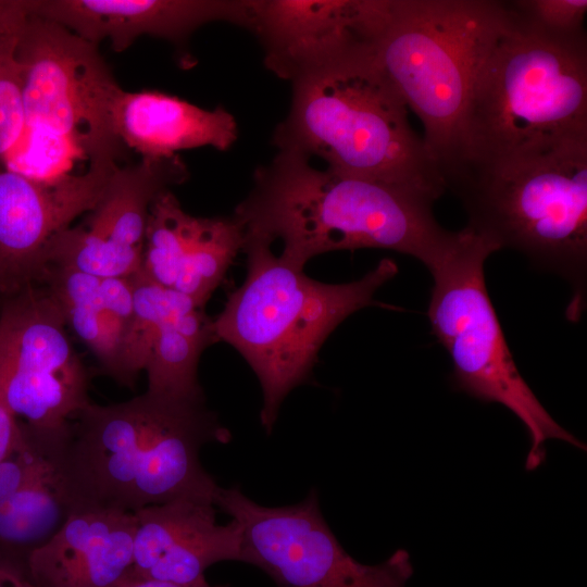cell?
Listing matches in <instances>:
<instances>
[{
	"label": "cell",
	"instance_id": "obj_1",
	"mask_svg": "<svg viewBox=\"0 0 587 587\" xmlns=\"http://www.w3.org/2000/svg\"><path fill=\"white\" fill-rule=\"evenodd\" d=\"M438 198L414 188L317 168L309 158L278 151L253 175L234 216L245 239L272 247L292 265L340 250L385 249L410 255L427 270L459 242L462 230L435 218Z\"/></svg>",
	"mask_w": 587,
	"mask_h": 587
},
{
	"label": "cell",
	"instance_id": "obj_2",
	"mask_svg": "<svg viewBox=\"0 0 587 587\" xmlns=\"http://www.w3.org/2000/svg\"><path fill=\"white\" fill-rule=\"evenodd\" d=\"M247 274L213 319L218 341L235 348L255 374L263 395L261 425L271 433L283 401L310 383L329 335L351 314L385 307L374 296L398 273L382 259L357 280L330 284L309 277L265 242L245 239Z\"/></svg>",
	"mask_w": 587,
	"mask_h": 587
},
{
	"label": "cell",
	"instance_id": "obj_3",
	"mask_svg": "<svg viewBox=\"0 0 587 587\" xmlns=\"http://www.w3.org/2000/svg\"><path fill=\"white\" fill-rule=\"evenodd\" d=\"M229 439L204 400L147 391L115 404L89 402L70 422L71 462L85 504L130 513L183 497L214 500L220 486L200 450Z\"/></svg>",
	"mask_w": 587,
	"mask_h": 587
},
{
	"label": "cell",
	"instance_id": "obj_4",
	"mask_svg": "<svg viewBox=\"0 0 587 587\" xmlns=\"http://www.w3.org/2000/svg\"><path fill=\"white\" fill-rule=\"evenodd\" d=\"M291 84L289 112L273 135L278 151L320 158L338 173L444 195L440 173L373 46Z\"/></svg>",
	"mask_w": 587,
	"mask_h": 587
},
{
	"label": "cell",
	"instance_id": "obj_5",
	"mask_svg": "<svg viewBox=\"0 0 587 587\" xmlns=\"http://www.w3.org/2000/svg\"><path fill=\"white\" fill-rule=\"evenodd\" d=\"M466 228L512 249L572 286L566 314L580 317L587 286V136L532 153L464 165L446 180Z\"/></svg>",
	"mask_w": 587,
	"mask_h": 587
},
{
	"label": "cell",
	"instance_id": "obj_6",
	"mask_svg": "<svg viewBox=\"0 0 587 587\" xmlns=\"http://www.w3.org/2000/svg\"><path fill=\"white\" fill-rule=\"evenodd\" d=\"M580 136H587L586 37L550 38L527 29L512 13L478 70L458 161L445 182L464 165L532 153Z\"/></svg>",
	"mask_w": 587,
	"mask_h": 587
},
{
	"label": "cell",
	"instance_id": "obj_7",
	"mask_svg": "<svg viewBox=\"0 0 587 587\" xmlns=\"http://www.w3.org/2000/svg\"><path fill=\"white\" fill-rule=\"evenodd\" d=\"M511 20L508 1L389 0L373 52L421 120L444 183L458 161L478 70Z\"/></svg>",
	"mask_w": 587,
	"mask_h": 587
},
{
	"label": "cell",
	"instance_id": "obj_8",
	"mask_svg": "<svg viewBox=\"0 0 587 587\" xmlns=\"http://www.w3.org/2000/svg\"><path fill=\"white\" fill-rule=\"evenodd\" d=\"M496 251L490 241L463 228L458 245L428 270L427 317L450 357L453 387L503 405L524 425L529 441L524 466L530 472L545 462L548 440L586 448L551 416L515 364L485 280V262Z\"/></svg>",
	"mask_w": 587,
	"mask_h": 587
},
{
	"label": "cell",
	"instance_id": "obj_9",
	"mask_svg": "<svg viewBox=\"0 0 587 587\" xmlns=\"http://www.w3.org/2000/svg\"><path fill=\"white\" fill-rule=\"evenodd\" d=\"M17 58L27 127L72 142L89 162L116 163L124 145L112 110L122 88L98 46L27 13Z\"/></svg>",
	"mask_w": 587,
	"mask_h": 587
},
{
	"label": "cell",
	"instance_id": "obj_10",
	"mask_svg": "<svg viewBox=\"0 0 587 587\" xmlns=\"http://www.w3.org/2000/svg\"><path fill=\"white\" fill-rule=\"evenodd\" d=\"M214 504L241 530V562L263 571L276 587H407L414 574L409 551L377 564L359 562L326 523L316 489L300 502L264 507L238 487H218Z\"/></svg>",
	"mask_w": 587,
	"mask_h": 587
},
{
	"label": "cell",
	"instance_id": "obj_11",
	"mask_svg": "<svg viewBox=\"0 0 587 587\" xmlns=\"http://www.w3.org/2000/svg\"><path fill=\"white\" fill-rule=\"evenodd\" d=\"M46 285L0 299V396L24 425L66 427L89 402L85 366Z\"/></svg>",
	"mask_w": 587,
	"mask_h": 587
},
{
	"label": "cell",
	"instance_id": "obj_12",
	"mask_svg": "<svg viewBox=\"0 0 587 587\" xmlns=\"http://www.w3.org/2000/svg\"><path fill=\"white\" fill-rule=\"evenodd\" d=\"M0 462V562L26 577L29 557L86 505L70 454V424L36 429Z\"/></svg>",
	"mask_w": 587,
	"mask_h": 587
},
{
	"label": "cell",
	"instance_id": "obj_13",
	"mask_svg": "<svg viewBox=\"0 0 587 587\" xmlns=\"http://www.w3.org/2000/svg\"><path fill=\"white\" fill-rule=\"evenodd\" d=\"M117 164L40 179L0 168V299L38 283L53 239L98 203Z\"/></svg>",
	"mask_w": 587,
	"mask_h": 587
},
{
	"label": "cell",
	"instance_id": "obj_14",
	"mask_svg": "<svg viewBox=\"0 0 587 587\" xmlns=\"http://www.w3.org/2000/svg\"><path fill=\"white\" fill-rule=\"evenodd\" d=\"M264 65L291 83L373 46L389 0H247Z\"/></svg>",
	"mask_w": 587,
	"mask_h": 587
},
{
	"label": "cell",
	"instance_id": "obj_15",
	"mask_svg": "<svg viewBox=\"0 0 587 587\" xmlns=\"http://www.w3.org/2000/svg\"><path fill=\"white\" fill-rule=\"evenodd\" d=\"M134 313L124 361L134 374L147 372V392L174 400L203 401L198 364L217 342L213 319L190 298L164 288L141 272L133 276Z\"/></svg>",
	"mask_w": 587,
	"mask_h": 587
},
{
	"label": "cell",
	"instance_id": "obj_16",
	"mask_svg": "<svg viewBox=\"0 0 587 587\" xmlns=\"http://www.w3.org/2000/svg\"><path fill=\"white\" fill-rule=\"evenodd\" d=\"M243 245L245 228L234 215L193 216L167 189L149 210L140 272L204 308Z\"/></svg>",
	"mask_w": 587,
	"mask_h": 587
},
{
	"label": "cell",
	"instance_id": "obj_17",
	"mask_svg": "<svg viewBox=\"0 0 587 587\" xmlns=\"http://www.w3.org/2000/svg\"><path fill=\"white\" fill-rule=\"evenodd\" d=\"M134 515L133 576L196 584L215 563L241 562L239 524L232 519L220 524L211 498H177Z\"/></svg>",
	"mask_w": 587,
	"mask_h": 587
},
{
	"label": "cell",
	"instance_id": "obj_18",
	"mask_svg": "<svg viewBox=\"0 0 587 587\" xmlns=\"http://www.w3.org/2000/svg\"><path fill=\"white\" fill-rule=\"evenodd\" d=\"M24 7L92 45L108 40L117 52L142 35L180 45L208 23L246 28L248 22L247 0H24Z\"/></svg>",
	"mask_w": 587,
	"mask_h": 587
},
{
	"label": "cell",
	"instance_id": "obj_19",
	"mask_svg": "<svg viewBox=\"0 0 587 587\" xmlns=\"http://www.w3.org/2000/svg\"><path fill=\"white\" fill-rule=\"evenodd\" d=\"M134 513L86 504L28 559L32 587H117L130 572Z\"/></svg>",
	"mask_w": 587,
	"mask_h": 587
},
{
	"label": "cell",
	"instance_id": "obj_20",
	"mask_svg": "<svg viewBox=\"0 0 587 587\" xmlns=\"http://www.w3.org/2000/svg\"><path fill=\"white\" fill-rule=\"evenodd\" d=\"M115 135L142 159L171 158L180 150L210 146L228 150L237 123L223 108L207 110L157 90H121L112 110Z\"/></svg>",
	"mask_w": 587,
	"mask_h": 587
},
{
	"label": "cell",
	"instance_id": "obj_21",
	"mask_svg": "<svg viewBox=\"0 0 587 587\" xmlns=\"http://www.w3.org/2000/svg\"><path fill=\"white\" fill-rule=\"evenodd\" d=\"M38 283L55 299L67 327L121 383L123 349L134 313L133 276L98 277L49 265Z\"/></svg>",
	"mask_w": 587,
	"mask_h": 587
},
{
	"label": "cell",
	"instance_id": "obj_22",
	"mask_svg": "<svg viewBox=\"0 0 587 587\" xmlns=\"http://www.w3.org/2000/svg\"><path fill=\"white\" fill-rule=\"evenodd\" d=\"M188 176L179 154L141 159L135 165L117 166L98 203L80 225L96 238L142 264L152 201L160 192L183 184Z\"/></svg>",
	"mask_w": 587,
	"mask_h": 587
},
{
	"label": "cell",
	"instance_id": "obj_23",
	"mask_svg": "<svg viewBox=\"0 0 587 587\" xmlns=\"http://www.w3.org/2000/svg\"><path fill=\"white\" fill-rule=\"evenodd\" d=\"M26 18L24 0H0V160L27 128L24 74L17 58Z\"/></svg>",
	"mask_w": 587,
	"mask_h": 587
},
{
	"label": "cell",
	"instance_id": "obj_24",
	"mask_svg": "<svg viewBox=\"0 0 587 587\" xmlns=\"http://www.w3.org/2000/svg\"><path fill=\"white\" fill-rule=\"evenodd\" d=\"M508 3L516 21L532 32L561 40L586 37V0H520Z\"/></svg>",
	"mask_w": 587,
	"mask_h": 587
},
{
	"label": "cell",
	"instance_id": "obj_25",
	"mask_svg": "<svg viewBox=\"0 0 587 587\" xmlns=\"http://www.w3.org/2000/svg\"><path fill=\"white\" fill-rule=\"evenodd\" d=\"M23 438V426L0 396V462Z\"/></svg>",
	"mask_w": 587,
	"mask_h": 587
},
{
	"label": "cell",
	"instance_id": "obj_26",
	"mask_svg": "<svg viewBox=\"0 0 587 587\" xmlns=\"http://www.w3.org/2000/svg\"><path fill=\"white\" fill-rule=\"evenodd\" d=\"M117 587H227V586H212L207 579L196 584H177L171 582H163L150 578H142L127 574V576L120 583Z\"/></svg>",
	"mask_w": 587,
	"mask_h": 587
},
{
	"label": "cell",
	"instance_id": "obj_27",
	"mask_svg": "<svg viewBox=\"0 0 587 587\" xmlns=\"http://www.w3.org/2000/svg\"><path fill=\"white\" fill-rule=\"evenodd\" d=\"M0 587H32L20 572L0 562Z\"/></svg>",
	"mask_w": 587,
	"mask_h": 587
}]
</instances>
